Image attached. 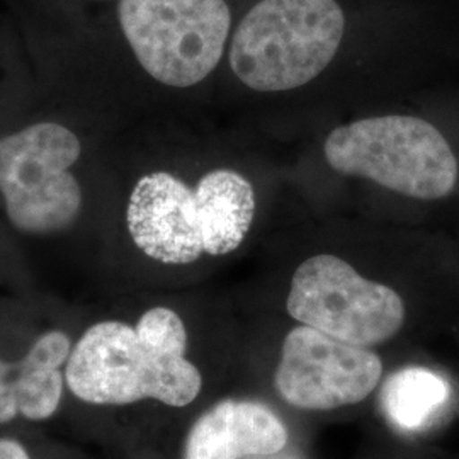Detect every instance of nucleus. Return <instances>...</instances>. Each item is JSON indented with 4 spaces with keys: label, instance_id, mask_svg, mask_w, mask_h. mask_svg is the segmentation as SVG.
Instances as JSON below:
<instances>
[{
    "label": "nucleus",
    "instance_id": "f257e3e1",
    "mask_svg": "<svg viewBox=\"0 0 459 459\" xmlns=\"http://www.w3.org/2000/svg\"><path fill=\"white\" fill-rule=\"evenodd\" d=\"M186 351V325L167 307L150 308L134 327L99 322L72 349L66 385L77 398L94 405H130L150 398L186 407L203 388V377Z\"/></svg>",
    "mask_w": 459,
    "mask_h": 459
},
{
    "label": "nucleus",
    "instance_id": "f03ea898",
    "mask_svg": "<svg viewBox=\"0 0 459 459\" xmlns=\"http://www.w3.org/2000/svg\"><path fill=\"white\" fill-rule=\"evenodd\" d=\"M252 182L237 170L214 169L191 189L170 172H152L134 184L126 223L134 246L167 265L221 257L244 244L255 218Z\"/></svg>",
    "mask_w": 459,
    "mask_h": 459
},
{
    "label": "nucleus",
    "instance_id": "7ed1b4c3",
    "mask_svg": "<svg viewBox=\"0 0 459 459\" xmlns=\"http://www.w3.org/2000/svg\"><path fill=\"white\" fill-rule=\"evenodd\" d=\"M344 34L337 0H261L233 31L230 66L252 91H293L332 64Z\"/></svg>",
    "mask_w": 459,
    "mask_h": 459
},
{
    "label": "nucleus",
    "instance_id": "20e7f679",
    "mask_svg": "<svg viewBox=\"0 0 459 459\" xmlns=\"http://www.w3.org/2000/svg\"><path fill=\"white\" fill-rule=\"evenodd\" d=\"M324 153L335 172L419 201L451 196L458 186L455 150L436 125L419 116H373L337 126Z\"/></svg>",
    "mask_w": 459,
    "mask_h": 459
},
{
    "label": "nucleus",
    "instance_id": "39448f33",
    "mask_svg": "<svg viewBox=\"0 0 459 459\" xmlns=\"http://www.w3.org/2000/svg\"><path fill=\"white\" fill-rule=\"evenodd\" d=\"M117 19L142 68L178 89L213 72L231 30L225 0H119Z\"/></svg>",
    "mask_w": 459,
    "mask_h": 459
},
{
    "label": "nucleus",
    "instance_id": "423d86ee",
    "mask_svg": "<svg viewBox=\"0 0 459 459\" xmlns=\"http://www.w3.org/2000/svg\"><path fill=\"white\" fill-rule=\"evenodd\" d=\"M81 153L77 134L49 121L0 138V195L14 229L47 235L75 223L82 189L70 167Z\"/></svg>",
    "mask_w": 459,
    "mask_h": 459
},
{
    "label": "nucleus",
    "instance_id": "0eeeda50",
    "mask_svg": "<svg viewBox=\"0 0 459 459\" xmlns=\"http://www.w3.org/2000/svg\"><path fill=\"white\" fill-rule=\"evenodd\" d=\"M286 310L301 325L362 347L390 341L407 318L405 301L394 288L364 278L332 254L298 265Z\"/></svg>",
    "mask_w": 459,
    "mask_h": 459
},
{
    "label": "nucleus",
    "instance_id": "6e6552de",
    "mask_svg": "<svg viewBox=\"0 0 459 459\" xmlns=\"http://www.w3.org/2000/svg\"><path fill=\"white\" fill-rule=\"evenodd\" d=\"M381 375L383 362L368 347L299 325L284 337L274 383L286 403L324 411L359 403L375 392Z\"/></svg>",
    "mask_w": 459,
    "mask_h": 459
},
{
    "label": "nucleus",
    "instance_id": "1a4fd4ad",
    "mask_svg": "<svg viewBox=\"0 0 459 459\" xmlns=\"http://www.w3.org/2000/svg\"><path fill=\"white\" fill-rule=\"evenodd\" d=\"M290 441L288 429L267 405L252 400H221L191 427L186 459L271 456Z\"/></svg>",
    "mask_w": 459,
    "mask_h": 459
},
{
    "label": "nucleus",
    "instance_id": "9d476101",
    "mask_svg": "<svg viewBox=\"0 0 459 459\" xmlns=\"http://www.w3.org/2000/svg\"><path fill=\"white\" fill-rule=\"evenodd\" d=\"M72 352L62 330H49L36 339L30 352L17 362H5L0 377V424L22 415L28 420H47L58 411L65 375L62 366Z\"/></svg>",
    "mask_w": 459,
    "mask_h": 459
},
{
    "label": "nucleus",
    "instance_id": "9b49d317",
    "mask_svg": "<svg viewBox=\"0 0 459 459\" xmlns=\"http://www.w3.org/2000/svg\"><path fill=\"white\" fill-rule=\"evenodd\" d=\"M449 396L451 388L443 377L422 366H411L385 383L381 407L396 429L417 432L439 417Z\"/></svg>",
    "mask_w": 459,
    "mask_h": 459
},
{
    "label": "nucleus",
    "instance_id": "f8f14e48",
    "mask_svg": "<svg viewBox=\"0 0 459 459\" xmlns=\"http://www.w3.org/2000/svg\"><path fill=\"white\" fill-rule=\"evenodd\" d=\"M0 459H31L24 446L14 439H0Z\"/></svg>",
    "mask_w": 459,
    "mask_h": 459
},
{
    "label": "nucleus",
    "instance_id": "ddd939ff",
    "mask_svg": "<svg viewBox=\"0 0 459 459\" xmlns=\"http://www.w3.org/2000/svg\"><path fill=\"white\" fill-rule=\"evenodd\" d=\"M4 366H5V361L0 359V377H2V373H4Z\"/></svg>",
    "mask_w": 459,
    "mask_h": 459
}]
</instances>
